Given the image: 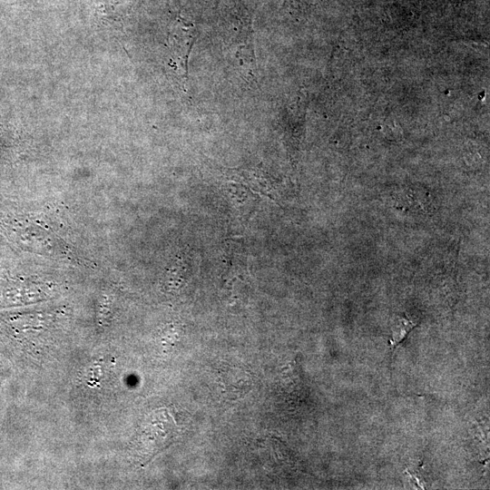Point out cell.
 Here are the masks:
<instances>
[{"label":"cell","instance_id":"cell-1","mask_svg":"<svg viewBox=\"0 0 490 490\" xmlns=\"http://www.w3.org/2000/svg\"><path fill=\"white\" fill-rule=\"evenodd\" d=\"M220 378L224 392L230 397H240L250 390V374L239 367H227L220 370Z\"/></svg>","mask_w":490,"mask_h":490},{"label":"cell","instance_id":"cell-2","mask_svg":"<svg viewBox=\"0 0 490 490\" xmlns=\"http://www.w3.org/2000/svg\"><path fill=\"white\" fill-rule=\"evenodd\" d=\"M414 324L411 323L410 321L407 320V319H404L402 322H401V326L399 327V328L395 332L396 334H394V337H393V341H392V348H393V350L401 343L403 342L408 332L414 328Z\"/></svg>","mask_w":490,"mask_h":490}]
</instances>
